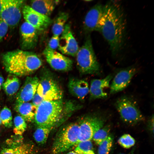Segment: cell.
Masks as SVG:
<instances>
[{"mask_svg": "<svg viewBox=\"0 0 154 154\" xmlns=\"http://www.w3.org/2000/svg\"><path fill=\"white\" fill-rule=\"evenodd\" d=\"M2 86L7 95H13L19 89L20 86L19 79L17 76L11 74L8 76Z\"/></svg>", "mask_w": 154, "mask_h": 154, "instance_id": "obj_21", "label": "cell"}, {"mask_svg": "<svg viewBox=\"0 0 154 154\" xmlns=\"http://www.w3.org/2000/svg\"><path fill=\"white\" fill-rule=\"evenodd\" d=\"M59 40V36L53 35L50 40L46 47L50 49L55 50L58 48Z\"/></svg>", "mask_w": 154, "mask_h": 154, "instance_id": "obj_31", "label": "cell"}, {"mask_svg": "<svg viewBox=\"0 0 154 154\" xmlns=\"http://www.w3.org/2000/svg\"><path fill=\"white\" fill-rule=\"evenodd\" d=\"M43 53L47 62L54 69L58 71H67L72 69V60L55 50L46 47Z\"/></svg>", "mask_w": 154, "mask_h": 154, "instance_id": "obj_10", "label": "cell"}, {"mask_svg": "<svg viewBox=\"0 0 154 154\" xmlns=\"http://www.w3.org/2000/svg\"><path fill=\"white\" fill-rule=\"evenodd\" d=\"M4 0H0V19Z\"/></svg>", "mask_w": 154, "mask_h": 154, "instance_id": "obj_37", "label": "cell"}, {"mask_svg": "<svg viewBox=\"0 0 154 154\" xmlns=\"http://www.w3.org/2000/svg\"><path fill=\"white\" fill-rule=\"evenodd\" d=\"M126 26L124 12L118 2L111 1L104 5L97 31L102 34L108 42L113 56L119 52L123 46Z\"/></svg>", "mask_w": 154, "mask_h": 154, "instance_id": "obj_1", "label": "cell"}, {"mask_svg": "<svg viewBox=\"0 0 154 154\" xmlns=\"http://www.w3.org/2000/svg\"><path fill=\"white\" fill-rule=\"evenodd\" d=\"M104 5L98 3L92 7L86 14L84 22V28L87 33L97 31L103 10Z\"/></svg>", "mask_w": 154, "mask_h": 154, "instance_id": "obj_17", "label": "cell"}, {"mask_svg": "<svg viewBox=\"0 0 154 154\" xmlns=\"http://www.w3.org/2000/svg\"><path fill=\"white\" fill-rule=\"evenodd\" d=\"M22 13L25 21L38 31L44 30L52 23V20L49 17L38 12L29 5H25L23 7Z\"/></svg>", "mask_w": 154, "mask_h": 154, "instance_id": "obj_11", "label": "cell"}, {"mask_svg": "<svg viewBox=\"0 0 154 154\" xmlns=\"http://www.w3.org/2000/svg\"><path fill=\"white\" fill-rule=\"evenodd\" d=\"M1 154H15L14 149L4 148L1 152Z\"/></svg>", "mask_w": 154, "mask_h": 154, "instance_id": "obj_35", "label": "cell"}, {"mask_svg": "<svg viewBox=\"0 0 154 154\" xmlns=\"http://www.w3.org/2000/svg\"><path fill=\"white\" fill-rule=\"evenodd\" d=\"M39 82L37 77L28 76L16 96V102H28L32 100L37 92Z\"/></svg>", "mask_w": 154, "mask_h": 154, "instance_id": "obj_14", "label": "cell"}, {"mask_svg": "<svg viewBox=\"0 0 154 154\" xmlns=\"http://www.w3.org/2000/svg\"><path fill=\"white\" fill-rule=\"evenodd\" d=\"M111 129L110 125L103 126L95 133L92 139L96 145H99L110 134Z\"/></svg>", "mask_w": 154, "mask_h": 154, "instance_id": "obj_24", "label": "cell"}, {"mask_svg": "<svg viewBox=\"0 0 154 154\" xmlns=\"http://www.w3.org/2000/svg\"><path fill=\"white\" fill-rule=\"evenodd\" d=\"M0 118L2 123L6 127H11L12 125V116L10 110L4 107L0 112Z\"/></svg>", "mask_w": 154, "mask_h": 154, "instance_id": "obj_28", "label": "cell"}, {"mask_svg": "<svg viewBox=\"0 0 154 154\" xmlns=\"http://www.w3.org/2000/svg\"><path fill=\"white\" fill-rule=\"evenodd\" d=\"M37 107L32 103L16 102L15 109L25 121L31 122L34 120Z\"/></svg>", "mask_w": 154, "mask_h": 154, "instance_id": "obj_20", "label": "cell"}, {"mask_svg": "<svg viewBox=\"0 0 154 154\" xmlns=\"http://www.w3.org/2000/svg\"><path fill=\"white\" fill-rule=\"evenodd\" d=\"M9 27L6 23L0 19V42L7 34Z\"/></svg>", "mask_w": 154, "mask_h": 154, "instance_id": "obj_32", "label": "cell"}, {"mask_svg": "<svg viewBox=\"0 0 154 154\" xmlns=\"http://www.w3.org/2000/svg\"><path fill=\"white\" fill-rule=\"evenodd\" d=\"M74 151L78 154H95L91 141L79 143L76 145Z\"/></svg>", "mask_w": 154, "mask_h": 154, "instance_id": "obj_25", "label": "cell"}, {"mask_svg": "<svg viewBox=\"0 0 154 154\" xmlns=\"http://www.w3.org/2000/svg\"><path fill=\"white\" fill-rule=\"evenodd\" d=\"M64 154H78L77 153H76L75 151H69L67 153H66Z\"/></svg>", "mask_w": 154, "mask_h": 154, "instance_id": "obj_39", "label": "cell"}, {"mask_svg": "<svg viewBox=\"0 0 154 154\" xmlns=\"http://www.w3.org/2000/svg\"><path fill=\"white\" fill-rule=\"evenodd\" d=\"M114 137L110 134L99 145L97 154H109L112 148Z\"/></svg>", "mask_w": 154, "mask_h": 154, "instance_id": "obj_26", "label": "cell"}, {"mask_svg": "<svg viewBox=\"0 0 154 154\" xmlns=\"http://www.w3.org/2000/svg\"><path fill=\"white\" fill-rule=\"evenodd\" d=\"M37 93L44 100L62 99L63 91L58 82L50 73L47 72L39 80Z\"/></svg>", "mask_w": 154, "mask_h": 154, "instance_id": "obj_7", "label": "cell"}, {"mask_svg": "<svg viewBox=\"0 0 154 154\" xmlns=\"http://www.w3.org/2000/svg\"><path fill=\"white\" fill-rule=\"evenodd\" d=\"M2 59L6 71L16 76L31 74L42 64L41 59L35 53L20 50L4 53Z\"/></svg>", "mask_w": 154, "mask_h": 154, "instance_id": "obj_3", "label": "cell"}, {"mask_svg": "<svg viewBox=\"0 0 154 154\" xmlns=\"http://www.w3.org/2000/svg\"><path fill=\"white\" fill-rule=\"evenodd\" d=\"M77 68L83 74H97L100 66L94 52L90 35L79 48L76 56Z\"/></svg>", "mask_w": 154, "mask_h": 154, "instance_id": "obj_4", "label": "cell"}, {"mask_svg": "<svg viewBox=\"0 0 154 154\" xmlns=\"http://www.w3.org/2000/svg\"><path fill=\"white\" fill-rule=\"evenodd\" d=\"M68 86L70 93L80 100H83L89 92L88 83L83 80L70 78Z\"/></svg>", "mask_w": 154, "mask_h": 154, "instance_id": "obj_18", "label": "cell"}, {"mask_svg": "<svg viewBox=\"0 0 154 154\" xmlns=\"http://www.w3.org/2000/svg\"><path fill=\"white\" fill-rule=\"evenodd\" d=\"M32 103L37 107L44 100L38 94L36 93L32 99Z\"/></svg>", "mask_w": 154, "mask_h": 154, "instance_id": "obj_33", "label": "cell"}, {"mask_svg": "<svg viewBox=\"0 0 154 154\" xmlns=\"http://www.w3.org/2000/svg\"><path fill=\"white\" fill-rule=\"evenodd\" d=\"M14 149L15 154H33V146L29 143L22 144Z\"/></svg>", "mask_w": 154, "mask_h": 154, "instance_id": "obj_30", "label": "cell"}, {"mask_svg": "<svg viewBox=\"0 0 154 154\" xmlns=\"http://www.w3.org/2000/svg\"><path fill=\"white\" fill-rule=\"evenodd\" d=\"M4 82V79L3 77L0 75V90H1V87Z\"/></svg>", "mask_w": 154, "mask_h": 154, "instance_id": "obj_36", "label": "cell"}, {"mask_svg": "<svg viewBox=\"0 0 154 154\" xmlns=\"http://www.w3.org/2000/svg\"><path fill=\"white\" fill-rule=\"evenodd\" d=\"M60 2L58 0H32L30 6L38 12L49 17Z\"/></svg>", "mask_w": 154, "mask_h": 154, "instance_id": "obj_19", "label": "cell"}, {"mask_svg": "<svg viewBox=\"0 0 154 154\" xmlns=\"http://www.w3.org/2000/svg\"><path fill=\"white\" fill-rule=\"evenodd\" d=\"M117 142L123 148L129 149L134 145L135 140L130 135L128 134H125L119 138Z\"/></svg>", "mask_w": 154, "mask_h": 154, "instance_id": "obj_29", "label": "cell"}, {"mask_svg": "<svg viewBox=\"0 0 154 154\" xmlns=\"http://www.w3.org/2000/svg\"><path fill=\"white\" fill-rule=\"evenodd\" d=\"M1 123H2L1 121V119H0V125H1Z\"/></svg>", "mask_w": 154, "mask_h": 154, "instance_id": "obj_40", "label": "cell"}, {"mask_svg": "<svg viewBox=\"0 0 154 154\" xmlns=\"http://www.w3.org/2000/svg\"><path fill=\"white\" fill-rule=\"evenodd\" d=\"M79 107L72 102H65L62 99L44 100L37 107L34 120L37 126L54 127Z\"/></svg>", "mask_w": 154, "mask_h": 154, "instance_id": "obj_2", "label": "cell"}, {"mask_svg": "<svg viewBox=\"0 0 154 154\" xmlns=\"http://www.w3.org/2000/svg\"><path fill=\"white\" fill-rule=\"evenodd\" d=\"M79 123L69 124L58 132L53 143L51 154H62L77 144Z\"/></svg>", "mask_w": 154, "mask_h": 154, "instance_id": "obj_5", "label": "cell"}, {"mask_svg": "<svg viewBox=\"0 0 154 154\" xmlns=\"http://www.w3.org/2000/svg\"><path fill=\"white\" fill-rule=\"evenodd\" d=\"M24 1L4 0L0 19L9 26H14L20 21Z\"/></svg>", "mask_w": 154, "mask_h": 154, "instance_id": "obj_9", "label": "cell"}, {"mask_svg": "<svg viewBox=\"0 0 154 154\" xmlns=\"http://www.w3.org/2000/svg\"><path fill=\"white\" fill-rule=\"evenodd\" d=\"M38 31L26 21L24 22L20 27L22 48L28 50L34 48L38 40Z\"/></svg>", "mask_w": 154, "mask_h": 154, "instance_id": "obj_16", "label": "cell"}, {"mask_svg": "<svg viewBox=\"0 0 154 154\" xmlns=\"http://www.w3.org/2000/svg\"><path fill=\"white\" fill-rule=\"evenodd\" d=\"M112 77L110 74L103 79H94L91 80L89 92L91 100L107 97L106 90L110 87V81Z\"/></svg>", "mask_w": 154, "mask_h": 154, "instance_id": "obj_15", "label": "cell"}, {"mask_svg": "<svg viewBox=\"0 0 154 154\" xmlns=\"http://www.w3.org/2000/svg\"><path fill=\"white\" fill-rule=\"evenodd\" d=\"M58 48L62 54L73 57L76 56L79 49L78 43L68 24H66L64 30L59 37Z\"/></svg>", "mask_w": 154, "mask_h": 154, "instance_id": "obj_12", "label": "cell"}, {"mask_svg": "<svg viewBox=\"0 0 154 154\" xmlns=\"http://www.w3.org/2000/svg\"><path fill=\"white\" fill-rule=\"evenodd\" d=\"M135 67H130L118 72L114 78L110 86V94H113L120 92L129 85L137 72Z\"/></svg>", "mask_w": 154, "mask_h": 154, "instance_id": "obj_13", "label": "cell"}, {"mask_svg": "<svg viewBox=\"0 0 154 154\" xmlns=\"http://www.w3.org/2000/svg\"><path fill=\"white\" fill-rule=\"evenodd\" d=\"M53 127L47 126H37L33 134L36 142L39 145H43L46 142Z\"/></svg>", "mask_w": 154, "mask_h": 154, "instance_id": "obj_22", "label": "cell"}, {"mask_svg": "<svg viewBox=\"0 0 154 154\" xmlns=\"http://www.w3.org/2000/svg\"><path fill=\"white\" fill-rule=\"evenodd\" d=\"M154 116H151L149 119L148 123V128L151 134L153 136L154 134Z\"/></svg>", "mask_w": 154, "mask_h": 154, "instance_id": "obj_34", "label": "cell"}, {"mask_svg": "<svg viewBox=\"0 0 154 154\" xmlns=\"http://www.w3.org/2000/svg\"><path fill=\"white\" fill-rule=\"evenodd\" d=\"M115 106L122 120L128 124L135 125L144 119L136 102L128 96H124L118 98Z\"/></svg>", "mask_w": 154, "mask_h": 154, "instance_id": "obj_6", "label": "cell"}, {"mask_svg": "<svg viewBox=\"0 0 154 154\" xmlns=\"http://www.w3.org/2000/svg\"><path fill=\"white\" fill-rule=\"evenodd\" d=\"M135 148H134L132 149L131 151L129 153H120L119 154H134Z\"/></svg>", "mask_w": 154, "mask_h": 154, "instance_id": "obj_38", "label": "cell"}, {"mask_svg": "<svg viewBox=\"0 0 154 154\" xmlns=\"http://www.w3.org/2000/svg\"><path fill=\"white\" fill-rule=\"evenodd\" d=\"M105 119L103 115L98 114L88 115L82 118L79 123L77 144L82 141H91L95 133L104 126Z\"/></svg>", "mask_w": 154, "mask_h": 154, "instance_id": "obj_8", "label": "cell"}, {"mask_svg": "<svg viewBox=\"0 0 154 154\" xmlns=\"http://www.w3.org/2000/svg\"><path fill=\"white\" fill-rule=\"evenodd\" d=\"M14 127L13 131L16 135H22L27 128V124L25 119L20 115L15 116L13 120Z\"/></svg>", "mask_w": 154, "mask_h": 154, "instance_id": "obj_27", "label": "cell"}, {"mask_svg": "<svg viewBox=\"0 0 154 154\" xmlns=\"http://www.w3.org/2000/svg\"><path fill=\"white\" fill-rule=\"evenodd\" d=\"M68 17L67 13L61 12L59 13L52 25V31L53 35L60 37L64 30Z\"/></svg>", "mask_w": 154, "mask_h": 154, "instance_id": "obj_23", "label": "cell"}]
</instances>
